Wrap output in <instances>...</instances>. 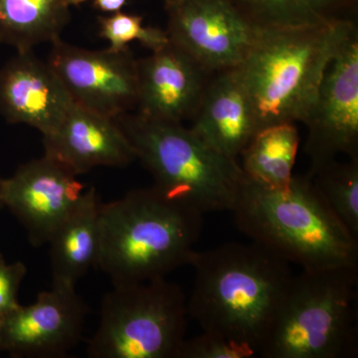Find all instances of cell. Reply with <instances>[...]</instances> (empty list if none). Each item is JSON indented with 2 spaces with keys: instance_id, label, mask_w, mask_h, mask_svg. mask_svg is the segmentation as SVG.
Segmentation results:
<instances>
[{
  "instance_id": "cell-1",
  "label": "cell",
  "mask_w": 358,
  "mask_h": 358,
  "mask_svg": "<svg viewBox=\"0 0 358 358\" xmlns=\"http://www.w3.org/2000/svg\"><path fill=\"white\" fill-rule=\"evenodd\" d=\"M188 315L202 331L248 346L260 355L293 272L267 247L227 243L195 251Z\"/></svg>"
},
{
  "instance_id": "cell-2",
  "label": "cell",
  "mask_w": 358,
  "mask_h": 358,
  "mask_svg": "<svg viewBox=\"0 0 358 358\" xmlns=\"http://www.w3.org/2000/svg\"><path fill=\"white\" fill-rule=\"evenodd\" d=\"M203 214L155 187L101 204L96 268L114 286L166 278L190 265Z\"/></svg>"
},
{
  "instance_id": "cell-3",
  "label": "cell",
  "mask_w": 358,
  "mask_h": 358,
  "mask_svg": "<svg viewBox=\"0 0 358 358\" xmlns=\"http://www.w3.org/2000/svg\"><path fill=\"white\" fill-rule=\"evenodd\" d=\"M355 20L256 30L235 73L250 96L260 129L307 122L327 66L357 29Z\"/></svg>"
},
{
  "instance_id": "cell-4",
  "label": "cell",
  "mask_w": 358,
  "mask_h": 358,
  "mask_svg": "<svg viewBox=\"0 0 358 358\" xmlns=\"http://www.w3.org/2000/svg\"><path fill=\"white\" fill-rule=\"evenodd\" d=\"M238 229L303 268L357 265L358 240L327 203L312 176H294L284 188L245 176L232 209Z\"/></svg>"
},
{
  "instance_id": "cell-5",
  "label": "cell",
  "mask_w": 358,
  "mask_h": 358,
  "mask_svg": "<svg viewBox=\"0 0 358 358\" xmlns=\"http://www.w3.org/2000/svg\"><path fill=\"white\" fill-rule=\"evenodd\" d=\"M357 265L303 268L292 278L259 355L357 357Z\"/></svg>"
},
{
  "instance_id": "cell-6",
  "label": "cell",
  "mask_w": 358,
  "mask_h": 358,
  "mask_svg": "<svg viewBox=\"0 0 358 358\" xmlns=\"http://www.w3.org/2000/svg\"><path fill=\"white\" fill-rule=\"evenodd\" d=\"M155 187L202 214L232 211L245 174L238 160L221 155L182 122L136 114L115 119Z\"/></svg>"
},
{
  "instance_id": "cell-7",
  "label": "cell",
  "mask_w": 358,
  "mask_h": 358,
  "mask_svg": "<svg viewBox=\"0 0 358 358\" xmlns=\"http://www.w3.org/2000/svg\"><path fill=\"white\" fill-rule=\"evenodd\" d=\"M187 301L166 278L114 286L89 339L92 358H176L185 339Z\"/></svg>"
},
{
  "instance_id": "cell-8",
  "label": "cell",
  "mask_w": 358,
  "mask_h": 358,
  "mask_svg": "<svg viewBox=\"0 0 358 358\" xmlns=\"http://www.w3.org/2000/svg\"><path fill=\"white\" fill-rule=\"evenodd\" d=\"M47 62L78 105L117 119L138 106V59L122 51L89 50L62 39L51 43Z\"/></svg>"
},
{
  "instance_id": "cell-9",
  "label": "cell",
  "mask_w": 358,
  "mask_h": 358,
  "mask_svg": "<svg viewBox=\"0 0 358 358\" xmlns=\"http://www.w3.org/2000/svg\"><path fill=\"white\" fill-rule=\"evenodd\" d=\"M306 126V152L312 169L345 154L358 157V29L343 42L327 66Z\"/></svg>"
},
{
  "instance_id": "cell-10",
  "label": "cell",
  "mask_w": 358,
  "mask_h": 358,
  "mask_svg": "<svg viewBox=\"0 0 358 358\" xmlns=\"http://www.w3.org/2000/svg\"><path fill=\"white\" fill-rule=\"evenodd\" d=\"M166 9L169 40L209 74L235 69L255 38L229 0H179Z\"/></svg>"
},
{
  "instance_id": "cell-11",
  "label": "cell",
  "mask_w": 358,
  "mask_h": 358,
  "mask_svg": "<svg viewBox=\"0 0 358 358\" xmlns=\"http://www.w3.org/2000/svg\"><path fill=\"white\" fill-rule=\"evenodd\" d=\"M88 312L76 287L53 285L35 303L3 315L0 352L16 358L66 357L81 341Z\"/></svg>"
},
{
  "instance_id": "cell-12",
  "label": "cell",
  "mask_w": 358,
  "mask_h": 358,
  "mask_svg": "<svg viewBox=\"0 0 358 358\" xmlns=\"http://www.w3.org/2000/svg\"><path fill=\"white\" fill-rule=\"evenodd\" d=\"M85 190L76 174L44 154L3 178L2 202L23 226L30 243L39 247L48 243Z\"/></svg>"
},
{
  "instance_id": "cell-13",
  "label": "cell",
  "mask_w": 358,
  "mask_h": 358,
  "mask_svg": "<svg viewBox=\"0 0 358 358\" xmlns=\"http://www.w3.org/2000/svg\"><path fill=\"white\" fill-rule=\"evenodd\" d=\"M73 100L55 71L34 51L17 52L0 67V115L42 136L52 133Z\"/></svg>"
},
{
  "instance_id": "cell-14",
  "label": "cell",
  "mask_w": 358,
  "mask_h": 358,
  "mask_svg": "<svg viewBox=\"0 0 358 358\" xmlns=\"http://www.w3.org/2000/svg\"><path fill=\"white\" fill-rule=\"evenodd\" d=\"M138 114L173 122L192 119L211 75L169 40L138 60Z\"/></svg>"
},
{
  "instance_id": "cell-15",
  "label": "cell",
  "mask_w": 358,
  "mask_h": 358,
  "mask_svg": "<svg viewBox=\"0 0 358 358\" xmlns=\"http://www.w3.org/2000/svg\"><path fill=\"white\" fill-rule=\"evenodd\" d=\"M44 154L79 176L96 167H124L136 159L128 136L115 119L73 101L62 121L42 136Z\"/></svg>"
},
{
  "instance_id": "cell-16",
  "label": "cell",
  "mask_w": 358,
  "mask_h": 358,
  "mask_svg": "<svg viewBox=\"0 0 358 358\" xmlns=\"http://www.w3.org/2000/svg\"><path fill=\"white\" fill-rule=\"evenodd\" d=\"M190 120L193 133L235 160L260 131L253 103L233 69L211 75Z\"/></svg>"
},
{
  "instance_id": "cell-17",
  "label": "cell",
  "mask_w": 358,
  "mask_h": 358,
  "mask_svg": "<svg viewBox=\"0 0 358 358\" xmlns=\"http://www.w3.org/2000/svg\"><path fill=\"white\" fill-rule=\"evenodd\" d=\"M100 197L88 188L49 239L53 285L76 287L92 267L100 250Z\"/></svg>"
},
{
  "instance_id": "cell-18",
  "label": "cell",
  "mask_w": 358,
  "mask_h": 358,
  "mask_svg": "<svg viewBox=\"0 0 358 358\" xmlns=\"http://www.w3.org/2000/svg\"><path fill=\"white\" fill-rule=\"evenodd\" d=\"M69 0H0V45L34 50L61 38L69 23Z\"/></svg>"
},
{
  "instance_id": "cell-19",
  "label": "cell",
  "mask_w": 358,
  "mask_h": 358,
  "mask_svg": "<svg viewBox=\"0 0 358 358\" xmlns=\"http://www.w3.org/2000/svg\"><path fill=\"white\" fill-rule=\"evenodd\" d=\"M300 134L292 122L272 124L254 136L240 157L250 180L268 188H284L294 178Z\"/></svg>"
},
{
  "instance_id": "cell-20",
  "label": "cell",
  "mask_w": 358,
  "mask_h": 358,
  "mask_svg": "<svg viewBox=\"0 0 358 358\" xmlns=\"http://www.w3.org/2000/svg\"><path fill=\"white\" fill-rule=\"evenodd\" d=\"M256 30L355 20L357 0H229Z\"/></svg>"
},
{
  "instance_id": "cell-21",
  "label": "cell",
  "mask_w": 358,
  "mask_h": 358,
  "mask_svg": "<svg viewBox=\"0 0 358 358\" xmlns=\"http://www.w3.org/2000/svg\"><path fill=\"white\" fill-rule=\"evenodd\" d=\"M310 174L327 203L358 238V157L345 162L331 160Z\"/></svg>"
},
{
  "instance_id": "cell-22",
  "label": "cell",
  "mask_w": 358,
  "mask_h": 358,
  "mask_svg": "<svg viewBox=\"0 0 358 358\" xmlns=\"http://www.w3.org/2000/svg\"><path fill=\"white\" fill-rule=\"evenodd\" d=\"M100 36L109 42L108 48L122 51L131 42H138L150 50L155 51L169 43L166 30L143 24V18L136 14L119 13L98 18Z\"/></svg>"
},
{
  "instance_id": "cell-23",
  "label": "cell",
  "mask_w": 358,
  "mask_h": 358,
  "mask_svg": "<svg viewBox=\"0 0 358 358\" xmlns=\"http://www.w3.org/2000/svg\"><path fill=\"white\" fill-rule=\"evenodd\" d=\"M255 350L211 333L203 331L190 339L185 338L176 358H251Z\"/></svg>"
},
{
  "instance_id": "cell-24",
  "label": "cell",
  "mask_w": 358,
  "mask_h": 358,
  "mask_svg": "<svg viewBox=\"0 0 358 358\" xmlns=\"http://www.w3.org/2000/svg\"><path fill=\"white\" fill-rule=\"evenodd\" d=\"M27 274V267L22 262L7 264L0 253V313L2 315L20 307L18 293Z\"/></svg>"
},
{
  "instance_id": "cell-25",
  "label": "cell",
  "mask_w": 358,
  "mask_h": 358,
  "mask_svg": "<svg viewBox=\"0 0 358 358\" xmlns=\"http://www.w3.org/2000/svg\"><path fill=\"white\" fill-rule=\"evenodd\" d=\"M93 2L94 6L98 10L106 14L119 13L122 11L129 0H69L71 6H79L86 2Z\"/></svg>"
},
{
  "instance_id": "cell-26",
  "label": "cell",
  "mask_w": 358,
  "mask_h": 358,
  "mask_svg": "<svg viewBox=\"0 0 358 358\" xmlns=\"http://www.w3.org/2000/svg\"><path fill=\"white\" fill-rule=\"evenodd\" d=\"M2 185H3V178H2L1 174H0V210L3 207V202H2Z\"/></svg>"
},
{
  "instance_id": "cell-27",
  "label": "cell",
  "mask_w": 358,
  "mask_h": 358,
  "mask_svg": "<svg viewBox=\"0 0 358 358\" xmlns=\"http://www.w3.org/2000/svg\"><path fill=\"white\" fill-rule=\"evenodd\" d=\"M164 6H171V4L176 3V2L179 1V0H164Z\"/></svg>"
},
{
  "instance_id": "cell-28",
  "label": "cell",
  "mask_w": 358,
  "mask_h": 358,
  "mask_svg": "<svg viewBox=\"0 0 358 358\" xmlns=\"http://www.w3.org/2000/svg\"><path fill=\"white\" fill-rule=\"evenodd\" d=\"M2 320H3V315L0 313V327H1Z\"/></svg>"
}]
</instances>
